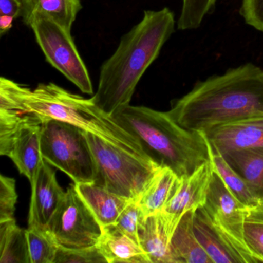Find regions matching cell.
<instances>
[{"mask_svg": "<svg viewBox=\"0 0 263 263\" xmlns=\"http://www.w3.org/2000/svg\"><path fill=\"white\" fill-rule=\"evenodd\" d=\"M167 113L192 132L263 115V70L246 64L212 77L177 100Z\"/></svg>", "mask_w": 263, "mask_h": 263, "instance_id": "1", "label": "cell"}, {"mask_svg": "<svg viewBox=\"0 0 263 263\" xmlns=\"http://www.w3.org/2000/svg\"><path fill=\"white\" fill-rule=\"evenodd\" d=\"M175 15L168 8L144 11V17L121 38L114 54L102 64L92 101L111 116L130 104L137 85L175 31Z\"/></svg>", "mask_w": 263, "mask_h": 263, "instance_id": "2", "label": "cell"}, {"mask_svg": "<svg viewBox=\"0 0 263 263\" xmlns=\"http://www.w3.org/2000/svg\"><path fill=\"white\" fill-rule=\"evenodd\" d=\"M0 87L24 111L34 114L43 121L55 119L69 123L125 152L148 158L139 141L98 107L91 98L70 93L53 83L40 84L31 90L4 77L0 79Z\"/></svg>", "mask_w": 263, "mask_h": 263, "instance_id": "3", "label": "cell"}, {"mask_svg": "<svg viewBox=\"0 0 263 263\" xmlns=\"http://www.w3.org/2000/svg\"><path fill=\"white\" fill-rule=\"evenodd\" d=\"M111 116L139 141L147 158L170 167L179 178L210 160L209 143L203 134L184 128L167 112L128 104Z\"/></svg>", "mask_w": 263, "mask_h": 263, "instance_id": "4", "label": "cell"}, {"mask_svg": "<svg viewBox=\"0 0 263 263\" xmlns=\"http://www.w3.org/2000/svg\"><path fill=\"white\" fill-rule=\"evenodd\" d=\"M97 164L95 183L130 201H137L157 169L149 158L125 152L86 132Z\"/></svg>", "mask_w": 263, "mask_h": 263, "instance_id": "5", "label": "cell"}, {"mask_svg": "<svg viewBox=\"0 0 263 263\" xmlns=\"http://www.w3.org/2000/svg\"><path fill=\"white\" fill-rule=\"evenodd\" d=\"M41 152L46 162L68 175L74 184L95 182L97 164L86 132L64 121L44 120Z\"/></svg>", "mask_w": 263, "mask_h": 263, "instance_id": "6", "label": "cell"}, {"mask_svg": "<svg viewBox=\"0 0 263 263\" xmlns=\"http://www.w3.org/2000/svg\"><path fill=\"white\" fill-rule=\"evenodd\" d=\"M46 61L84 93L93 95L88 70L81 58L71 33L50 18L36 17L30 26Z\"/></svg>", "mask_w": 263, "mask_h": 263, "instance_id": "7", "label": "cell"}, {"mask_svg": "<svg viewBox=\"0 0 263 263\" xmlns=\"http://www.w3.org/2000/svg\"><path fill=\"white\" fill-rule=\"evenodd\" d=\"M47 230L58 246L76 249L97 246L103 226L78 193L74 184L65 192Z\"/></svg>", "mask_w": 263, "mask_h": 263, "instance_id": "8", "label": "cell"}, {"mask_svg": "<svg viewBox=\"0 0 263 263\" xmlns=\"http://www.w3.org/2000/svg\"><path fill=\"white\" fill-rule=\"evenodd\" d=\"M248 206L240 202L214 172L202 208L215 229L242 263H258L244 238V221Z\"/></svg>", "mask_w": 263, "mask_h": 263, "instance_id": "9", "label": "cell"}, {"mask_svg": "<svg viewBox=\"0 0 263 263\" xmlns=\"http://www.w3.org/2000/svg\"><path fill=\"white\" fill-rule=\"evenodd\" d=\"M213 174L209 160L190 175L179 178L173 195L159 212L171 239L183 216L196 212L205 204Z\"/></svg>", "mask_w": 263, "mask_h": 263, "instance_id": "10", "label": "cell"}, {"mask_svg": "<svg viewBox=\"0 0 263 263\" xmlns=\"http://www.w3.org/2000/svg\"><path fill=\"white\" fill-rule=\"evenodd\" d=\"M43 122L39 116L30 112L7 145L0 148V155L10 158L20 172L28 178L31 186L45 162L41 152Z\"/></svg>", "mask_w": 263, "mask_h": 263, "instance_id": "11", "label": "cell"}, {"mask_svg": "<svg viewBox=\"0 0 263 263\" xmlns=\"http://www.w3.org/2000/svg\"><path fill=\"white\" fill-rule=\"evenodd\" d=\"M218 153L263 147V115L217 124L201 132Z\"/></svg>", "mask_w": 263, "mask_h": 263, "instance_id": "12", "label": "cell"}, {"mask_svg": "<svg viewBox=\"0 0 263 263\" xmlns=\"http://www.w3.org/2000/svg\"><path fill=\"white\" fill-rule=\"evenodd\" d=\"M48 163L44 162L31 186L28 228L47 229L65 192L58 183L56 173Z\"/></svg>", "mask_w": 263, "mask_h": 263, "instance_id": "13", "label": "cell"}, {"mask_svg": "<svg viewBox=\"0 0 263 263\" xmlns=\"http://www.w3.org/2000/svg\"><path fill=\"white\" fill-rule=\"evenodd\" d=\"M74 185L103 228L115 224L120 214L130 201L95 182L80 183Z\"/></svg>", "mask_w": 263, "mask_h": 263, "instance_id": "14", "label": "cell"}, {"mask_svg": "<svg viewBox=\"0 0 263 263\" xmlns=\"http://www.w3.org/2000/svg\"><path fill=\"white\" fill-rule=\"evenodd\" d=\"M23 22L27 27L34 18L47 17L71 31L79 12L82 10L81 0H21Z\"/></svg>", "mask_w": 263, "mask_h": 263, "instance_id": "15", "label": "cell"}, {"mask_svg": "<svg viewBox=\"0 0 263 263\" xmlns=\"http://www.w3.org/2000/svg\"><path fill=\"white\" fill-rule=\"evenodd\" d=\"M138 240L150 263H176L170 236L159 213L143 219L138 229Z\"/></svg>", "mask_w": 263, "mask_h": 263, "instance_id": "16", "label": "cell"}, {"mask_svg": "<svg viewBox=\"0 0 263 263\" xmlns=\"http://www.w3.org/2000/svg\"><path fill=\"white\" fill-rule=\"evenodd\" d=\"M97 246L107 263H150L140 245L120 232L115 224L103 228Z\"/></svg>", "mask_w": 263, "mask_h": 263, "instance_id": "17", "label": "cell"}, {"mask_svg": "<svg viewBox=\"0 0 263 263\" xmlns=\"http://www.w3.org/2000/svg\"><path fill=\"white\" fill-rule=\"evenodd\" d=\"M179 177L168 167L160 166L137 200L144 216L156 215L173 195Z\"/></svg>", "mask_w": 263, "mask_h": 263, "instance_id": "18", "label": "cell"}, {"mask_svg": "<svg viewBox=\"0 0 263 263\" xmlns=\"http://www.w3.org/2000/svg\"><path fill=\"white\" fill-rule=\"evenodd\" d=\"M194 231L213 263H242L241 258L217 232L202 208L195 212Z\"/></svg>", "mask_w": 263, "mask_h": 263, "instance_id": "19", "label": "cell"}, {"mask_svg": "<svg viewBox=\"0 0 263 263\" xmlns=\"http://www.w3.org/2000/svg\"><path fill=\"white\" fill-rule=\"evenodd\" d=\"M195 212H189L183 216L171 239L176 263H213L195 235Z\"/></svg>", "mask_w": 263, "mask_h": 263, "instance_id": "20", "label": "cell"}, {"mask_svg": "<svg viewBox=\"0 0 263 263\" xmlns=\"http://www.w3.org/2000/svg\"><path fill=\"white\" fill-rule=\"evenodd\" d=\"M226 162L247 183L253 193L263 197V147L221 154Z\"/></svg>", "mask_w": 263, "mask_h": 263, "instance_id": "21", "label": "cell"}, {"mask_svg": "<svg viewBox=\"0 0 263 263\" xmlns=\"http://www.w3.org/2000/svg\"><path fill=\"white\" fill-rule=\"evenodd\" d=\"M0 263H30L27 229L15 218L0 221Z\"/></svg>", "mask_w": 263, "mask_h": 263, "instance_id": "22", "label": "cell"}, {"mask_svg": "<svg viewBox=\"0 0 263 263\" xmlns=\"http://www.w3.org/2000/svg\"><path fill=\"white\" fill-rule=\"evenodd\" d=\"M209 145L214 172L221 178L229 192L248 207L260 204L261 200L251 190L246 181L226 162L221 154L211 147L209 143Z\"/></svg>", "mask_w": 263, "mask_h": 263, "instance_id": "23", "label": "cell"}, {"mask_svg": "<svg viewBox=\"0 0 263 263\" xmlns=\"http://www.w3.org/2000/svg\"><path fill=\"white\" fill-rule=\"evenodd\" d=\"M30 263H54L58 243L47 229L27 228Z\"/></svg>", "mask_w": 263, "mask_h": 263, "instance_id": "24", "label": "cell"}, {"mask_svg": "<svg viewBox=\"0 0 263 263\" xmlns=\"http://www.w3.org/2000/svg\"><path fill=\"white\" fill-rule=\"evenodd\" d=\"M244 238L252 255L263 262V203L247 207L244 221Z\"/></svg>", "mask_w": 263, "mask_h": 263, "instance_id": "25", "label": "cell"}, {"mask_svg": "<svg viewBox=\"0 0 263 263\" xmlns=\"http://www.w3.org/2000/svg\"><path fill=\"white\" fill-rule=\"evenodd\" d=\"M216 4V0H182L181 14L178 21L180 30H195L201 26L206 15Z\"/></svg>", "mask_w": 263, "mask_h": 263, "instance_id": "26", "label": "cell"}, {"mask_svg": "<svg viewBox=\"0 0 263 263\" xmlns=\"http://www.w3.org/2000/svg\"><path fill=\"white\" fill-rule=\"evenodd\" d=\"M145 218L136 201H130L125 209L120 214L115 226L122 233L130 237L139 244L138 229L143 219Z\"/></svg>", "mask_w": 263, "mask_h": 263, "instance_id": "27", "label": "cell"}, {"mask_svg": "<svg viewBox=\"0 0 263 263\" xmlns=\"http://www.w3.org/2000/svg\"><path fill=\"white\" fill-rule=\"evenodd\" d=\"M107 263L98 246L84 249L58 247L54 263Z\"/></svg>", "mask_w": 263, "mask_h": 263, "instance_id": "28", "label": "cell"}, {"mask_svg": "<svg viewBox=\"0 0 263 263\" xmlns=\"http://www.w3.org/2000/svg\"><path fill=\"white\" fill-rule=\"evenodd\" d=\"M16 181L14 178L0 177V221L14 219L17 202Z\"/></svg>", "mask_w": 263, "mask_h": 263, "instance_id": "29", "label": "cell"}, {"mask_svg": "<svg viewBox=\"0 0 263 263\" xmlns=\"http://www.w3.org/2000/svg\"><path fill=\"white\" fill-rule=\"evenodd\" d=\"M239 13L248 25L263 33V0H241Z\"/></svg>", "mask_w": 263, "mask_h": 263, "instance_id": "30", "label": "cell"}, {"mask_svg": "<svg viewBox=\"0 0 263 263\" xmlns=\"http://www.w3.org/2000/svg\"><path fill=\"white\" fill-rule=\"evenodd\" d=\"M0 15L13 16L15 20L21 17V0H0Z\"/></svg>", "mask_w": 263, "mask_h": 263, "instance_id": "31", "label": "cell"}, {"mask_svg": "<svg viewBox=\"0 0 263 263\" xmlns=\"http://www.w3.org/2000/svg\"><path fill=\"white\" fill-rule=\"evenodd\" d=\"M15 21L13 16L0 15V35L1 36L7 34L13 25V21Z\"/></svg>", "mask_w": 263, "mask_h": 263, "instance_id": "32", "label": "cell"}, {"mask_svg": "<svg viewBox=\"0 0 263 263\" xmlns=\"http://www.w3.org/2000/svg\"><path fill=\"white\" fill-rule=\"evenodd\" d=\"M261 202H262V203H263V197H262V198H261Z\"/></svg>", "mask_w": 263, "mask_h": 263, "instance_id": "33", "label": "cell"}]
</instances>
